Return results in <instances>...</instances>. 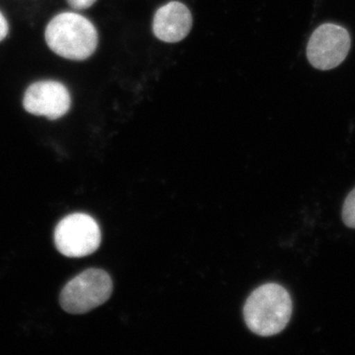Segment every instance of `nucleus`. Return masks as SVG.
I'll use <instances>...</instances> for the list:
<instances>
[{
	"instance_id": "8",
	"label": "nucleus",
	"mask_w": 355,
	"mask_h": 355,
	"mask_svg": "<svg viewBox=\"0 0 355 355\" xmlns=\"http://www.w3.org/2000/svg\"><path fill=\"white\" fill-rule=\"evenodd\" d=\"M343 219L347 227L355 229V189L350 191L343 203Z\"/></svg>"
},
{
	"instance_id": "4",
	"label": "nucleus",
	"mask_w": 355,
	"mask_h": 355,
	"mask_svg": "<svg viewBox=\"0 0 355 355\" xmlns=\"http://www.w3.org/2000/svg\"><path fill=\"white\" fill-rule=\"evenodd\" d=\"M55 247L69 258H83L94 253L101 244V231L94 218L84 214L67 216L55 230Z\"/></svg>"
},
{
	"instance_id": "10",
	"label": "nucleus",
	"mask_w": 355,
	"mask_h": 355,
	"mask_svg": "<svg viewBox=\"0 0 355 355\" xmlns=\"http://www.w3.org/2000/svg\"><path fill=\"white\" fill-rule=\"evenodd\" d=\"M7 34H8V23H7L3 14L0 12V42L6 39Z\"/></svg>"
},
{
	"instance_id": "7",
	"label": "nucleus",
	"mask_w": 355,
	"mask_h": 355,
	"mask_svg": "<svg viewBox=\"0 0 355 355\" xmlns=\"http://www.w3.org/2000/svg\"><path fill=\"white\" fill-rule=\"evenodd\" d=\"M193 18L188 7L181 2L171 1L160 7L153 19L155 36L166 43H178L188 36Z\"/></svg>"
},
{
	"instance_id": "3",
	"label": "nucleus",
	"mask_w": 355,
	"mask_h": 355,
	"mask_svg": "<svg viewBox=\"0 0 355 355\" xmlns=\"http://www.w3.org/2000/svg\"><path fill=\"white\" fill-rule=\"evenodd\" d=\"M112 291L113 282L108 273L90 268L64 286L60 293V306L69 314H85L107 302Z\"/></svg>"
},
{
	"instance_id": "6",
	"label": "nucleus",
	"mask_w": 355,
	"mask_h": 355,
	"mask_svg": "<svg viewBox=\"0 0 355 355\" xmlns=\"http://www.w3.org/2000/svg\"><path fill=\"white\" fill-rule=\"evenodd\" d=\"M71 104L69 90L57 81H41L32 84L26 91L23 106L28 113L51 120L62 118Z\"/></svg>"
},
{
	"instance_id": "9",
	"label": "nucleus",
	"mask_w": 355,
	"mask_h": 355,
	"mask_svg": "<svg viewBox=\"0 0 355 355\" xmlns=\"http://www.w3.org/2000/svg\"><path fill=\"white\" fill-rule=\"evenodd\" d=\"M70 6L74 9H85L92 6L96 0H67Z\"/></svg>"
},
{
	"instance_id": "2",
	"label": "nucleus",
	"mask_w": 355,
	"mask_h": 355,
	"mask_svg": "<svg viewBox=\"0 0 355 355\" xmlns=\"http://www.w3.org/2000/svg\"><path fill=\"white\" fill-rule=\"evenodd\" d=\"M46 42L53 53L72 60H84L96 51L98 34L94 25L79 14H58L49 23Z\"/></svg>"
},
{
	"instance_id": "5",
	"label": "nucleus",
	"mask_w": 355,
	"mask_h": 355,
	"mask_svg": "<svg viewBox=\"0 0 355 355\" xmlns=\"http://www.w3.org/2000/svg\"><path fill=\"white\" fill-rule=\"evenodd\" d=\"M350 49V37L347 29L336 24L319 26L310 37L307 58L318 69H335L347 58Z\"/></svg>"
},
{
	"instance_id": "1",
	"label": "nucleus",
	"mask_w": 355,
	"mask_h": 355,
	"mask_svg": "<svg viewBox=\"0 0 355 355\" xmlns=\"http://www.w3.org/2000/svg\"><path fill=\"white\" fill-rule=\"evenodd\" d=\"M292 315V300L284 287L268 284L259 287L248 298L244 319L256 335L272 336L286 328Z\"/></svg>"
}]
</instances>
